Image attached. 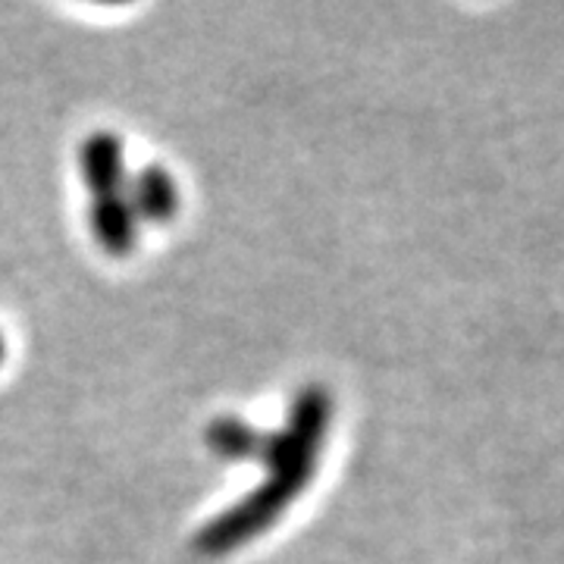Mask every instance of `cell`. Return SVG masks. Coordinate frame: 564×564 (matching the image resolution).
<instances>
[{"mask_svg":"<svg viewBox=\"0 0 564 564\" xmlns=\"http://www.w3.org/2000/svg\"><path fill=\"white\" fill-rule=\"evenodd\" d=\"M333 423V395L323 386H307L295 395L282 430L270 433L263 443L261 462L267 480L254 486L242 502L226 508L220 518L198 533L195 545L204 555H226L251 543L282 518V511L302 496L317 474L323 443Z\"/></svg>","mask_w":564,"mask_h":564,"instance_id":"6da1fadb","label":"cell"},{"mask_svg":"<svg viewBox=\"0 0 564 564\" xmlns=\"http://www.w3.org/2000/svg\"><path fill=\"white\" fill-rule=\"evenodd\" d=\"M79 173L85 188L104 198V195H120L126 188V151L122 141L110 132H95L91 139L82 141L79 148Z\"/></svg>","mask_w":564,"mask_h":564,"instance_id":"7a4b0ae2","label":"cell"},{"mask_svg":"<svg viewBox=\"0 0 564 564\" xmlns=\"http://www.w3.org/2000/svg\"><path fill=\"white\" fill-rule=\"evenodd\" d=\"M122 198L135 210L139 223H166L180 210V185L163 166H144L126 180Z\"/></svg>","mask_w":564,"mask_h":564,"instance_id":"3957f363","label":"cell"},{"mask_svg":"<svg viewBox=\"0 0 564 564\" xmlns=\"http://www.w3.org/2000/svg\"><path fill=\"white\" fill-rule=\"evenodd\" d=\"M88 223H91L95 242L101 245L107 254H113V258H126L135 248V242H139V217L129 207V202L122 198V192L120 195L95 198Z\"/></svg>","mask_w":564,"mask_h":564,"instance_id":"277c9868","label":"cell"},{"mask_svg":"<svg viewBox=\"0 0 564 564\" xmlns=\"http://www.w3.org/2000/svg\"><path fill=\"white\" fill-rule=\"evenodd\" d=\"M204 443L223 462H251V458H261L267 433H258L251 423L239 417H220L207 426Z\"/></svg>","mask_w":564,"mask_h":564,"instance_id":"5b68a950","label":"cell"},{"mask_svg":"<svg viewBox=\"0 0 564 564\" xmlns=\"http://www.w3.org/2000/svg\"><path fill=\"white\" fill-rule=\"evenodd\" d=\"M3 355H7V345H3V336H0V361H3Z\"/></svg>","mask_w":564,"mask_h":564,"instance_id":"8992f818","label":"cell"}]
</instances>
